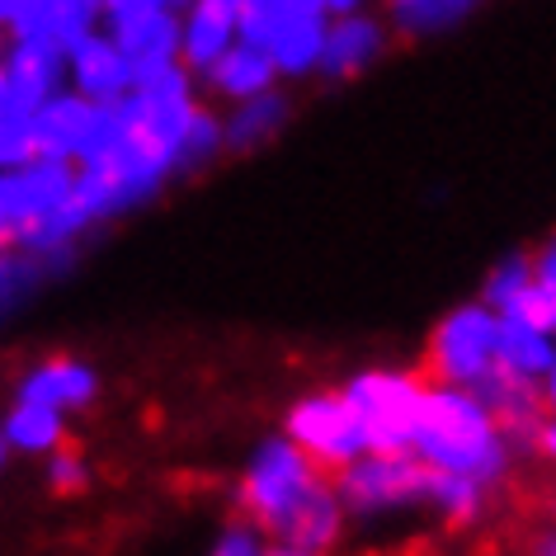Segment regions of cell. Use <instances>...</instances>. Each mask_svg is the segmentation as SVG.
I'll return each mask as SVG.
<instances>
[{
	"label": "cell",
	"instance_id": "ab89813d",
	"mask_svg": "<svg viewBox=\"0 0 556 556\" xmlns=\"http://www.w3.org/2000/svg\"><path fill=\"white\" fill-rule=\"evenodd\" d=\"M5 463H10V443L0 439V471H5Z\"/></svg>",
	"mask_w": 556,
	"mask_h": 556
},
{
	"label": "cell",
	"instance_id": "484cf974",
	"mask_svg": "<svg viewBox=\"0 0 556 556\" xmlns=\"http://www.w3.org/2000/svg\"><path fill=\"white\" fill-rule=\"evenodd\" d=\"M533 283H538V278H533V260H528V255H505L500 264H491V274L481 278V302L491 312L505 316Z\"/></svg>",
	"mask_w": 556,
	"mask_h": 556
},
{
	"label": "cell",
	"instance_id": "ffe728a7",
	"mask_svg": "<svg viewBox=\"0 0 556 556\" xmlns=\"http://www.w3.org/2000/svg\"><path fill=\"white\" fill-rule=\"evenodd\" d=\"M0 439H5L10 453H20V457H48L66 443V415L43 406V401L15 396V406H10L5 420H0Z\"/></svg>",
	"mask_w": 556,
	"mask_h": 556
},
{
	"label": "cell",
	"instance_id": "836d02e7",
	"mask_svg": "<svg viewBox=\"0 0 556 556\" xmlns=\"http://www.w3.org/2000/svg\"><path fill=\"white\" fill-rule=\"evenodd\" d=\"M528 453H538L542 463H552L556 467V415L542 410V420L533 429V439H528Z\"/></svg>",
	"mask_w": 556,
	"mask_h": 556
},
{
	"label": "cell",
	"instance_id": "f1b7e54d",
	"mask_svg": "<svg viewBox=\"0 0 556 556\" xmlns=\"http://www.w3.org/2000/svg\"><path fill=\"white\" fill-rule=\"evenodd\" d=\"M269 542L274 538L264 533L255 519H245V514H241V519H231L217 533V542H213V552H207V556H264V552H269Z\"/></svg>",
	"mask_w": 556,
	"mask_h": 556
},
{
	"label": "cell",
	"instance_id": "30bf717a",
	"mask_svg": "<svg viewBox=\"0 0 556 556\" xmlns=\"http://www.w3.org/2000/svg\"><path fill=\"white\" fill-rule=\"evenodd\" d=\"M66 86L80 90L94 104H118L123 94L137 86V66L132 58L114 43L109 29H94L90 38L66 52Z\"/></svg>",
	"mask_w": 556,
	"mask_h": 556
},
{
	"label": "cell",
	"instance_id": "9c48e42d",
	"mask_svg": "<svg viewBox=\"0 0 556 556\" xmlns=\"http://www.w3.org/2000/svg\"><path fill=\"white\" fill-rule=\"evenodd\" d=\"M66 86V52L38 38H5L0 43V104L38 109L48 94Z\"/></svg>",
	"mask_w": 556,
	"mask_h": 556
},
{
	"label": "cell",
	"instance_id": "8992f818",
	"mask_svg": "<svg viewBox=\"0 0 556 556\" xmlns=\"http://www.w3.org/2000/svg\"><path fill=\"white\" fill-rule=\"evenodd\" d=\"M425 392L429 382L406 368H364L344 382V396L354 401L372 448H410Z\"/></svg>",
	"mask_w": 556,
	"mask_h": 556
},
{
	"label": "cell",
	"instance_id": "ba28073f",
	"mask_svg": "<svg viewBox=\"0 0 556 556\" xmlns=\"http://www.w3.org/2000/svg\"><path fill=\"white\" fill-rule=\"evenodd\" d=\"M100 114H104V104L86 100V94L72 90V86L48 94V100L34 109V147H38V156L80 165L86 161V151H90V142H94V132H100Z\"/></svg>",
	"mask_w": 556,
	"mask_h": 556
},
{
	"label": "cell",
	"instance_id": "4dcf8cb0",
	"mask_svg": "<svg viewBox=\"0 0 556 556\" xmlns=\"http://www.w3.org/2000/svg\"><path fill=\"white\" fill-rule=\"evenodd\" d=\"M514 316V321H523V326H538V330H547V336H556V298L547 293V288H528V293L514 302V307L505 312Z\"/></svg>",
	"mask_w": 556,
	"mask_h": 556
},
{
	"label": "cell",
	"instance_id": "7a4b0ae2",
	"mask_svg": "<svg viewBox=\"0 0 556 556\" xmlns=\"http://www.w3.org/2000/svg\"><path fill=\"white\" fill-rule=\"evenodd\" d=\"M326 477L330 471L316 467L293 439L274 434L250 453V463L241 467V477H236V509H241L245 519H255L264 533L274 538V528L283 523Z\"/></svg>",
	"mask_w": 556,
	"mask_h": 556
},
{
	"label": "cell",
	"instance_id": "ac0fdd59",
	"mask_svg": "<svg viewBox=\"0 0 556 556\" xmlns=\"http://www.w3.org/2000/svg\"><path fill=\"white\" fill-rule=\"evenodd\" d=\"M326 24H330L326 10H302V15L283 20L269 38H264L260 48L274 58L278 76L283 80L316 76V66H321V48H326Z\"/></svg>",
	"mask_w": 556,
	"mask_h": 556
},
{
	"label": "cell",
	"instance_id": "7c38bea8",
	"mask_svg": "<svg viewBox=\"0 0 556 556\" xmlns=\"http://www.w3.org/2000/svg\"><path fill=\"white\" fill-rule=\"evenodd\" d=\"M236 38H241V10L227 0H189V10L179 15V62L203 76Z\"/></svg>",
	"mask_w": 556,
	"mask_h": 556
},
{
	"label": "cell",
	"instance_id": "f35d334b",
	"mask_svg": "<svg viewBox=\"0 0 556 556\" xmlns=\"http://www.w3.org/2000/svg\"><path fill=\"white\" fill-rule=\"evenodd\" d=\"M533 556H556V523L547 528V533L538 538V547H533Z\"/></svg>",
	"mask_w": 556,
	"mask_h": 556
},
{
	"label": "cell",
	"instance_id": "74e56055",
	"mask_svg": "<svg viewBox=\"0 0 556 556\" xmlns=\"http://www.w3.org/2000/svg\"><path fill=\"white\" fill-rule=\"evenodd\" d=\"M15 15H20V0H0V38L10 34V24H15Z\"/></svg>",
	"mask_w": 556,
	"mask_h": 556
},
{
	"label": "cell",
	"instance_id": "5b68a950",
	"mask_svg": "<svg viewBox=\"0 0 556 556\" xmlns=\"http://www.w3.org/2000/svg\"><path fill=\"white\" fill-rule=\"evenodd\" d=\"M283 434L293 439L321 471H330V477L372 448L368 429H364V420H358L354 401L344 396V387H340V392H307V396H298L293 406L283 410Z\"/></svg>",
	"mask_w": 556,
	"mask_h": 556
},
{
	"label": "cell",
	"instance_id": "d4e9b609",
	"mask_svg": "<svg viewBox=\"0 0 556 556\" xmlns=\"http://www.w3.org/2000/svg\"><path fill=\"white\" fill-rule=\"evenodd\" d=\"M52 269L48 260L29 255V250L20 245H0V316H10L20 307L24 298L34 293L38 283H43V274Z\"/></svg>",
	"mask_w": 556,
	"mask_h": 556
},
{
	"label": "cell",
	"instance_id": "3957f363",
	"mask_svg": "<svg viewBox=\"0 0 556 556\" xmlns=\"http://www.w3.org/2000/svg\"><path fill=\"white\" fill-rule=\"evenodd\" d=\"M500 368V312L485 302H457L434 321L425 344V378L443 387H477Z\"/></svg>",
	"mask_w": 556,
	"mask_h": 556
},
{
	"label": "cell",
	"instance_id": "e0dca14e",
	"mask_svg": "<svg viewBox=\"0 0 556 556\" xmlns=\"http://www.w3.org/2000/svg\"><path fill=\"white\" fill-rule=\"evenodd\" d=\"M104 29L132 58L137 72L161 62H179V10H137V15L109 20Z\"/></svg>",
	"mask_w": 556,
	"mask_h": 556
},
{
	"label": "cell",
	"instance_id": "e575fe53",
	"mask_svg": "<svg viewBox=\"0 0 556 556\" xmlns=\"http://www.w3.org/2000/svg\"><path fill=\"white\" fill-rule=\"evenodd\" d=\"M538 396H542V410L556 415V358H552V368L542 372V382H538Z\"/></svg>",
	"mask_w": 556,
	"mask_h": 556
},
{
	"label": "cell",
	"instance_id": "d6986e66",
	"mask_svg": "<svg viewBox=\"0 0 556 556\" xmlns=\"http://www.w3.org/2000/svg\"><path fill=\"white\" fill-rule=\"evenodd\" d=\"M477 396L491 406V415L500 425H505V434L514 439V448L528 453V439H533V429L542 420V396H538V382H523L514 378V372L495 368L491 378L477 387Z\"/></svg>",
	"mask_w": 556,
	"mask_h": 556
},
{
	"label": "cell",
	"instance_id": "4fadbf2b",
	"mask_svg": "<svg viewBox=\"0 0 556 556\" xmlns=\"http://www.w3.org/2000/svg\"><path fill=\"white\" fill-rule=\"evenodd\" d=\"M199 86L213 94V100H222V104H241V100H250V94H264V90L283 86V76H278L274 58L260 43L236 38V43L199 76Z\"/></svg>",
	"mask_w": 556,
	"mask_h": 556
},
{
	"label": "cell",
	"instance_id": "83f0119b",
	"mask_svg": "<svg viewBox=\"0 0 556 556\" xmlns=\"http://www.w3.org/2000/svg\"><path fill=\"white\" fill-rule=\"evenodd\" d=\"M302 10H321V0H245L241 5V38L264 43L278 24L302 15Z\"/></svg>",
	"mask_w": 556,
	"mask_h": 556
},
{
	"label": "cell",
	"instance_id": "277c9868",
	"mask_svg": "<svg viewBox=\"0 0 556 556\" xmlns=\"http://www.w3.org/2000/svg\"><path fill=\"white\" fill-rule=\"evenodd\" d=\"M336 491L350 519H392L429 500V467L410 448H368L336 471Z\"/></svg>",
	"mask_w": 556,
	"mask_h": 556
},
{
	"label": "cell",
	"instance_id": "f546056e",
	"mask_svg": "<svg viewBox=\"0 0 556 556\" xmlns=\"http://www.w3.org/2000/svg\"><path fill=\"white\" fill-rule=\"evenodd\" d=\"M86 485H90V467H86V457L72 453V448L48 453V491H58V495H80Z\"/></svg>",
	"mask_w": 556,
	"mask_h": 556
},
{
	"label": "cell",
	"instance_id": "9a60e30c",
	"mask_svg": "<svg viewBox=\"0 0 556 556\" xmlns=\"http://www.w3.org/2000/svg\"><path fill=\"white\" fill-rule=\"evenodd\" d=\"M344 528H350V509H344V500L336 491V477H326L283 523L274 528V542H293V547L330 556V547L344 538Z\"/></svg>",
	"mask_w": 556,
	"mask_h": 556
},
{
	"label": "cell",
	"instance_id": "d6a6232c",
	"mask_svg": "<svg viewBox=\"0 0 556 556\" xmlns=\"http://www.w3.org/2000/svg\"><path fill=\"white\" fill-rule=\"evenodd\" d=\"M528 260H533V278H538V288H547V293L556 298V231H552L547 241H542Z\"/></svg>",
	"mask_w": 556,
	"mask_h": 556
},
{
	"label": "cell",
	"instance_id": "5bb4252c",
	"mask_svg": "<svg viewBox=\"0 0 556 556\" xmlns=\"http://www.w3.org/2000/svg\"><path fill=\"white\" fill-rule=\"evenodd\" d=\"M20 396L43 401V406L72 415V410L94 406V396H100V372H94L86 358L58 354V358H43V364H34L29 372H24Z\"/></svg>",
	"mask_w": 556,
	"mask_h": 556
},
{
	"label": "cell",
	"instance_id": "7402d4cb",
	"mask_svg": "<svg viewBox=\"0 0 556 556\" xmlns=\"http://www.w3.org/2000/svg\"><path fill=\"white\" fill-rule=\"evenodd\" d=\"M552 358H556V336L514 321V316H500V368L523 382H542Z\"/></svg>",
	"mask_w": 556,
	"mask_h": 556
},
{
	"label": "cell",
	"instance_id": "8fae6325",
	"mask_svg": "<svg viewBox=\"0 0 556 556\" xmlns=\"http://www.w3.org/2000/svg\"><path fill=\"white\" fill-rule=\"evenodd\" d=\"M94 29H104L100 0H20V15L5 38H38V43L72 52Z\"/></svg>",
	"mask_w": 556,
	"mask_h": 556
},
{
	"label": "cell",
	"instance_id": "44dd1931",
	"mask_svg": "<svg viewBox=\"0 0 556 556\" xmlns=\"http://www.w3.org/2000/svg\"><path fill=\"white\" fill-rule=\"evenodd\" d=\"M481 0H382L387 24L401 38H439L477 15Z\"/></svg>",
	"mask_w": 556,
	"mask_h": 556
},
{
	"label": "cell",
	"instance_id": "1f68e13d",
	"mask_svg": "<svg viewBox=\"0 0 556 556\" xmlns=\"http://www.w3.org/2000/svg\"><path fill=\"white\" fill-rule=\"evenodd\" d=\"M100 5H104V24H109V20L137 15V10H179V15H185L189 0H100Z\"/></svg>",
	"mask_w": 556,
	"mask_h": 556
},
{
	"label": "cell",
	"instance_id": "6da1fadb",
	"mask_svg": "<svg viewBox=\"0 0 556 556\" xmlns=\"http://www.w3.org/2000/svg\"><path fill=\"white\" fill-rule=\"evenodd\" d=\"M410 453L420 457L429 471H453V477H471L481 485H495L509 477L514 463V439L505 425L491 415V406L471 392V387H443L429 382L420 420L410 434Z\"/></svg>",
	"mask_w": 556,
	"mask_h": 556
},
{
	"label": "cell",
	"instance_id": "8d00e7d4",
	"mask_svg": "<svg viewBox=\"0 0 556 556\" xmlns=\"http://www.w3.org/2000/svg\"><path fill=\"white\" fill-rule=\"evenodd\" d=\"M264 556H326V552H307V547H293V542H269Z\"/></svg>",
	"mask_w": 556,
	"mask_h": 556
},
{
	"label": "cell",
	"instance_id": "d590c367",
	"mask_svg": "<svg viewBox=\"0 0 556 556\" xmlns=\"http://www.w3.org/2000/svg\"><path fill=\"white\" fill-rule=\"evenodd\" d=\"M372 0H321L326 15H350V10H368Z\"/></svg>",
	"mask_w": 556,
	"mask_h": 556
},
{
	"label": "cell",
	"instance_id": "2e32d148",
	"mask_svg": "<svg viewBox=\"0 0 556 556\" xmlns=\"http://www.w3.org/2000/svg\"><path fill=\"white\" fill-rule=\"evenodd\" d=\"M293 118V100H288L283 86L264 90V94H250L241 104H227L222 114V137H227V151L231 156H250V151H264L278 132L288 128Z\"/></svg>",
	"mask_w": 556,
	"mask_h": 556
},
{
	"label": "cell",
	"instance_id": "cb8c5ba5",
	"mask_svg": "<svg viewBox=\"0 0 556 556\" xmlns=\"http://www.w3.org/2000/svg\"><path fill=\"white\" fill-rule=\"evenodd\" d=\"M217 156H227V137H222V114L213 104H199L185 128V147H179V175H193V170H207Z\"/></svg>",
	"mask_w": 556,
	"mask_h": 556
},
{
	"label": "cell",
	"instance_id": "52a82bcc",
	"mask_svg": "<svg viewBox=\"0 0 556 556\" xmlns=\"http://www.w3.org/2000/svg\"><path fill=\"white\" fill-rule=\"evenodd\" d=\"M387 48H392V24H387V15H372V10L330 15L316 76L330 80V86H344V80L372 72V66L387 58Z\"/></svg>",
	"mask_w": 556,
	"mask_h": 556
},
{
	"label": "cell",
	"instance_id": "603a6c76",
	"mask_svg": "<svg viewBox=\"0 0 556 556\" xmlns=\"http://www.w3.org/2000/svg\"><path fill=\"white\" fill-rule=\"evenodd\" d=\"M425 505L434 509L443 523L467 528V523L481 519L485 505H491V485H481L471 477H453V471H429V500Z\"/></svg>",
	"mask_w": 556,
	"mask_h": 556
},
{
	"label": "cell",
	"instance_id": "4316f807",
	"mask_svg": "<svg viewBox=\"0 0 556 556\" xmlns=\"http://www.w3.org/2000/svg\"><path fill=\"white\" fill-rule=\"evenodd\" d=\"M38 156L34 147V109L0 104V170H20Z\"/></svg>",
	"mask_w": 556,
	"mask_h": 556
}]
</instances>
